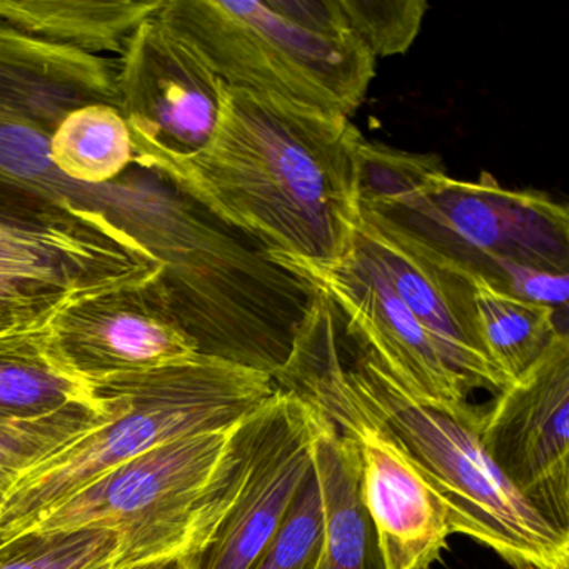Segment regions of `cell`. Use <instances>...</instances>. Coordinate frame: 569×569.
<instances>
[{"mask_svg": "<svg viewBox=\"0 0 569 569\" xmlns=\"http://www.w3.org/2000/svg\"><path fill=\"white\" fill-rule=\"evenodd\" d=\"M361 218L432 261L525 301L568 311L569 212L491 174L459 181L435 154L362 142Z\"/></svg>", "mask_w": 569, "mask_h": 569, "instance_id": "cell-2", "label": "cell"}, {"mask_svg": "<svg viewBox=\"0 0 569 569\" xmlns=\"http://www.w3.org/2000/svg\"><path fill=\"white\" fill-rule=\"evenodd\" d=\"M479 335L499 371L515 381L528 371L558 332V312L471 278Z\"/></svg>", "mask_w": 569, "mask_h": 569, "instance_id": "cell-18", "label": "cell"}, {"mask_svg": "<svg viewBox=\"0 0 569 569\" xmlns=\"http://www.w3.org/2000/svg\"><path fill=\"white\" fill-rule=\"evenodd\" d=\"M328 418L299 396L274 395L232 429L219 466L208 529L192 569H251L315 466Z\"/></svg>", "mask_w": 569, "mask_h": 569, "instance_id": "cell-8", "label": "cell"}, {"mask_svg": "<svg viewBox=\"0 0 569 569\" xmlns=\"http://www.w3.org/2000/svg\"><path fill=\"white\" fill-rule=\"evenodd\" d=\"M346 31L375 58L405 54L421 31L425 0H331Z\"/></svg>", "mask_w": 569, "mask_h": 569, "instance_id": "cell-22", "label": "cell"}, {"mask_svg": "<svg viewBox=\"0 0 569 569\" xmlns=\"http://www.w3.org/2000/svg\"><path fill=\"white\" fill-rule=\"evenodd\" d=\"M62 356L89 382L154 371L199 355L166 274L89 296L52 321Z\"/></svg>", "mask_w": 569, "mask_h": 569, "instance_id": "cell-12", "label": "cell"}, {"mask_svg": "<svg viewBox=\"0 0 569 569\" xmlns=\"http://www.w3.org/2000/svg\"><path fill=\"white\" fill-rule=\"evenodd\" d=\"M269 256L325 295L346 331L365 342L412 398L451 415L472 408L462 379L446 365L425 328L356 246L332 264Z\"/></svg>", "mask_w": 569, "mask_h": 569, "instance_id": "cell-11", "label": "cell"}, {"mask_svg": "<svg viewBox=\"0 0 569 569\" xmlns=\"http://www.w3.org/2000/svg\"><path fill=\"white\" fill-rule=\"evenodd\" d=\"M336 348L349 395L445 502L452 535L469 536L512 569H569V536L526 502L482 448L481 408L451 415L412 398L341 318Z\"/></svg>", "mask_w": 569, "mask_h": 569, "instance_id": "cell-3", "label": "cell"}, {"mask_svg": "<svg viewBox=\"0 0 569 569\" xmlns=\"http://www.w3.org/2000/svg\"><path fill=\"white\" fill-rule=\"evenodd\" d=\"M162 272L154 254L98 212L0 194V336L44 328L81 299Z\"/></svg>", "mask_w": 569, "mask_h": 569, "instance_id": "cell-6", "label": "cell"}, {"mask_svg": "<svg viewBox=\"0 0 569 569\" xmlns=\"http://www.w3.org/2000/svg\"><path fill=\"white\" fill-rule=\"evenodd\" d=\"M118 61L119 111L134 166L161 178L208 144L224 82L159 16L139 26Z\"/></svg>", "mask_w": 569, "mask_h": 569, "instance_id": "cell-9", "label": "cell"}, {"mask_svg": "<svg viewBox=\"0 0 569 569\" xmlns=\"http://www.w3.org/2000/svg\"><path fill=\"white\" fill-rule=\"evenodd\" d=\"M49 148L54 168L86 186L114 181L136 161L128 122L119 108L106 102L72 111L56 129Z\"/></svg>", "mask_w": 569, "mask_h": 569, "instance_id": "cell-17", "label": "cell"}, {"mask_svg": "<svg viewBox=\"0 0 569 569\" xmlns=\"http://www.w3.org/2000/svg\"><path fill=\"white\" fill-rule=\"evenodd\" d=\"M479 439L509 485L569 536L568 332L481 409Z\"/></svg>", "mask_w": 569, "mask_h": 569, "instance_id": "cell-10", "label": "cell"}, {"mask_svg": "<svg viewBox=\"0 0 569 569\" xmlns=\"http://www.w3.org/2000/svg\"><path fill=\"white\" fill-rule=\"evenodd\" d=\"M112 559L118 536L106 529H31L0 542V569H86Z\"/></svg>", "mask_w": 569, "mask_h": 569, "instance_id": "cell-20", "label": "cell"}, {"mask_svg": "<svg viewBox=\"0 0 569 569\" xmlns=\"http://www.w3.org/2000/svg\"><path fill=\"white\" fill-rule=\"evenodd\" d=\"M88 379L69 366L52 322L0 336V422H34L78 406H98Z\"/></svg>", "mask_w": 569, "mask_h": 569, "instance_id": "cell-14", "label": "cell"}, {"mask_svg": "<svg viewBox=\"0 0 569 569\" xmlns=\"http://www.w3.org/2000/svg\"><path fill=\"white\" fill-rule=\"evenodd\" d=\"M351 119L222 84L208 144L161 176L268 254L332 264L361 224Z\"/></svg>", "mask_w": 569, "mask_h": 569, "instance_id": "cell-1", "label": "cell"}, {"mask_svg": "<svg viewBox=\"0 0 569 569\" xmlns=\"http://www.w3.org/2000/svg\"><path fill=\"white\" fill-rule=\"evenodd\" d=\"M164 0H0V22L16 31L86 54H124L139 26Z\"/></svg>", "mask_w": 569, "mask_h": 569, "instance_id": "cell-15", "label": "cell"}, {"mask_svg": "<svg viewBox=\"0 0 569 569\" xmlns=\"http://www.w3.org/2000/svg\"><path fill=\"white\" fill-rule=\"evenodd\" d=\"M355 246L381 271L469 395L486 389L496 396L511 385L482 345L471 278L432 261L362 218Z\"/></svg>", "mask_w": 569, "mask_h": 569, "instance_id": "cell-13", "label": "cell"}, {"mask_svg": "<svg viewBox=\"0 0 569 569\" xmlns=\"http://www.w3.org/2000/svg\"><path fill=\"white\" fill-rule=\"evenodd\" d=\"M98 406H78L34 422H0V511L26 472L114 419L124 398L94 386Z\"/></svg>", "mask_w": 569, "mask_h": 569, "instance_id": "cell-19", "label": "cell"}, {"mask_svg": "<svg viewBox=\"0 0 569 569\" xmlns=\"http://www.w3.org/2000/svg\"><path fill=\"white\" fill-rule=\"evenodd\" d=\"M232 429L156 446L89 482L28 531H112L118 566L192 558L204 542L212 486Z\"/></svg>", "mask_w": 569, "mask_h": 569, "instance_id": "cell-7", "label": "cell"}, {"mask_svg": "<svg viewBox=\"0 0 569 569\" xmlns=\"http://www.w3.org/2000/svg\"><path fill=\"white\" fill-rule=\"evenodd\" d=\"M92 382L114 389L124 406L114 419L26 472L0 511V542L156 446L234 428L276 391L266 372L202 352L154 371Z\"/></svg>", "mask_w": 569, "mask_h": 569, "instance_id": "cell-5", "label": "cell"}, {"mask_svg": "<svg viewBox=\"0 0 569 569\" xmlns=\"http://www.w3.org/2000/svg\"><path fill=\"white\" fill-rule=\"evenodd\" d=\"M315 468L325 498L322 569H386L362 499L358 445L329 419L316 442Z\"/></svg>", "mask_w": 569, "mask_h": 569, "instance_id": "cell-16", "label": "cell"}, {"mask_svg": "<svg viewBox=\"0 0 569 569\" xmlns=\"http://www.w3.org/2000/svg\"><path fill=\"white\" fill-rule=\"evenodd\" d=\"M118 568H119V566L116 565V559H112V561L99 562V565H92L86 569H118Z\"/></svg>", "mask_w": 569, "mask_h": 569, "instance_id": "cell-24", "label": "cell"}, {"mask_svg": "<svg viewBox=\"0 0 569 569\" xmlns=\"http://www.w3.org/2000/svg\"><path fill=\"white\" fill-rule=\"evenodd\" d=\"M158 16L229 88L351 119L375 79L331 0H164Z\"/></svg>", "mask_w": 569, "mask_h": 569, "instance_id": "cell-4", "label": "cell"}, {"mask_svg": "<svg viewBox=\"0 0 569 569\" xmlns=\"http://www.w3.org/2000/svg\"><path fill=\"white\" fill-rule=\"evenodd\" d=\"M325 498L312 466L281 526L251 569H322Z\"/></svg>", "mask_w": 569, "mask_h": 569, "instance_id": "cell-21", "label": "cell"}, {"mask_svg": "<svg viewBox=\"0 0 569 569\" xmlns=\"http://www.w3.org/2000/svg\"><path fill=\"white\" fill-rule=\"evenodd\" d=\"M118 569H192L191 562L186 558H164L154 561L139 562V565L119 566Z\"/></svg>", "mask_w": 569, "mask_h": 569, "instance_id": "cell-23", "label": "cell"}]
</instances>
